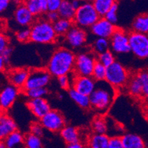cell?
Listing matches in <instances>:
<instances>
[{"label": "cell", "mask_w": 148, "mask_h": 148, "mask_svg": "<svg viewBox=\"0 0 148 148\" xmlns=\"http://www.w3.org/2000/svg\"><path fill=\"white\" fill-rule=\"evenodd\" d=\"M76 56L69 49L61 47L57 49L48 61L47 70L55 77L68 75L74 70Z\"/></svg>", "instance_id": "obj_1"}, {"label": "cell", "mask_w": 148, "mask_h": 148, "mask_svg": "<svg viewBox=\"0 0 148 148\" xmlns=\"http://www.w3.org/2000/svg\"><path fill=\"white\" fill-rule=\"evenodd\" d=\"M93 92L90 95V105L93 109L104 112L110 107L115 97L114 88L104 81L98 82Z\"/></svg>", "instance_id": "obj_2"}, {"label": "cell", "mask_w": 148, "mask_h": 148, "mask_svg": "<svg viewBox=\"0 0 148 148\" xmlns=\"http://www.w3.org/2000/svg\"><path fill=\"white\" fill-rule=\"evenodd\" d=\"M30 30V41L37 44L53 43L58 35L53 27V24L46 18H40L34 22Z\"/></svg>", "instance_id": "obj_3"}, {"label": "cell", "mask_w": 148, "mask_h": 148, "mask_svg": "<svg viewBox=\"0 0 148 148\" xmlns=\"http://www.w3.org/2000/svg\"><path fill=\"white\" fill-rule=\"evenodd\" d=\"M100 18L92 2H83L81 6L76 9L73 23L81 28H90Z\"/></svg>", "instance_id": "obj_4"}, {"label": "cell", "mask_w": 148, "mask_h": 148, "mask_svg": "<svg viewBox=\"0 0 148 148\" xmlns=\"http://www.w3.org/2000/svg\"><path fill=\"white\" fill-rule=\"evenodd\" d=\"M130 79V76L127 70L118 62H115L113 64L107 67L105 82L113 88H125Z\"/></svg>", "instance_id": "obj_5"}, {"label": "cell", "mask_w": 148, "mask_h": 148, "mask_svg": "<svg viewBox=\"0 0 148 148\" xmlns=\"http://www.w3.org/2000/svg\"><path fill=\"white\" fill-rule=\"evenodd\" d=\"M130 51L137 58L148 59V34L131 32L129 34Z\"/></svg>", "instance_id": "obj_6"}, {"label": "cell", "mask_w": 148, "mask_h": 148, "mask_svg": "<svg viewBox=\"0 0 148 148\" xmlns=\"http://www.w3.org/2000/svg\"><path fill=\"white\" fill-rule=\"evenodd\" d=\"M97 59L90 53H82L76 56L73 72L76 76H92Z\"/></svg>", "instance_id": "obj_7"}, {"label": "cell", "mask_w": 148, "mask_h": 148, "mask_svg": "<svg viewBox=\"0 0 148 148\" xmlns=\"http://www.w3.org/2000/svg\"><path fill=\"white\" fill-rule=\"evenodd\" d=\"M51 73L47 69L36 68L30 70V74L24 87L23 90L38 88H46L51 80Z\"/></svg>", "instance_id": "obj_8"}, {"label": "cell", "mask_w": 148, "mask_h": 148, "mask_svg": "<svg viewBox=\"0 0 148 148\" xmlns=\"http://www.w3.org/2000/svg\"><path fill=\"white\" fill-rule=\"evenodd\" d=\"M41 125L49 131L60 132L65 126V120L62 113L59 110H51L48 113L41 119Z\"/></svg>", "instance_id": "obj_9"}, {"label": "cell", "mask_w": 148, "mask_h": 148, "mask_svg": "<svg viewBox=\"0 0 148 148\" xmlns=\"http://www.w3.org/2000/svg\"><path fill=\"white\" fill-rule=\"evenodd\" d=\"M110 47L116 53H127L130 51L129 34L125 30L116 27L112 36L110 38Z\"/></svg>", "instance_id": "obj_10"}, {"label": "cell", "mask_w": 148, "mask_h": 148, "mask_svg": "<svg viewBox=\"0 0 148 148\" xmlns=\"http://www.w3.org/2000/svg\"><path fill=\"white\" fill-rule=\"evenodd\" d=\"M116 27L113 24L108 21L104 17H100L99 19L90 27L91 33L97 38L109 39L112 36Z\"/></svg>", "instance_id": "obj_11"}, {"label": "cell", "mask_w": 148, "mask_h": 148, "mask_svg": "<svg viewBox=\"0 0 148 148\" xmlns=\"http://www.w3.org/2000/svg\"><path fill=\"white\" fill-rule=\"evenodd\" d=\"M21 90L9 84L0 91V107L4 111L10 109L18 98Z\"/></svg>", "instance_id": "obj_12"}, {"label": "cell", "mask_w": 148, "mask_h": 148, "mask_svg": "<svg viewBox=\"0 0 148 148\" xmlns=\"http://www.w3.org/2000/svg\"><path fill=\"white\" fill-rule=\"evenodd\" d=\"M66 42L73 48L82 47L87 42L88 36L83 28L73 25L65 35Z\"/></svg>", "instance_id": "obj_13"}, {"label": "cell", "mask_w": 148, "mask_h": 148, "mask_svg": "<svg viewBox=\"0 0 148 148\" xmlns=\"http://www.w3.org/2000/svg\"><path fill=\"white\" fill-rule=\"evenodd\" d=\"M96 81L92 76H76L73 79L72 88L78 92L89 96L96 88Z\"/></svg>", "instance_id": "obj_14"}, {"label": "cell", "mask_w": 148, "mask_h": 148, "mask_svg": "<svg viewBox=\"0 0 148 148\" xmlns=\"http://www.w3.org/2000/svg\"><path fill=\"white\" fill-rule=\"evenodd\" d=\"M14 17L16 23L23 27L31 26L35 22V16L24 3H20L18 5L14 11Z\"/></svg>", "instance_id": "obj_15"}, {"label": "cell", "mask_w": 148, "mask_h": 148, "mask_svg": "<svg viewBox=\"0 0 148 148\" xmlns=\"http://www.w3.org/2000/svg\"><path fill=\"white\" fill-rule=\"evenodd\" d=\"M30 74V70L22 67L14 68L8 73V79L10 84L22 90Z\"/></svg>", "instance_id": "obj_16"}, {"label": "cell", "mask_w": 148, "mask_h": 148, "mask_svg": "<svg viewBox=\"0 0 148 148\" xmlns=\"http://www.w3.org/2000/svg\"><path fill=\"white\" fill-rule=\"evenodd\" d=\"M27 106L32 114L40 119L51 110L49 103L44 98L29 99L27 102Z\"/></svg>", "instance_id": "obj_17"}, {"label": "cell", "mask_w": 148, "mask_h": 148, "mask_svg": "<svg viewBox=\"0 0 148 148\" xmlns=\"http://www.w3.org/2000/svg\"><path fill=\"white\" fill-rule=\"evenodd\" d=\"M16 130H17V125L14 120L3 112L0 115V140H5Z\"/></svg>", "instance_id": "obj_18"}, {"label": "cell", "mask_w": 148, "mask_h": 148, "mask_svg": "<svg viewBox=\"0 0 148 148\" xmlns=\"http://www.w3.org/2000/svg\"><path fill=\"white\" fill-rule=\"evenodd\" d=\"M23 3L34 16H39L48 11L46 0H25Z\"/></svg>", "instance_id": "obj_19"}, {"label": "cell", "mask_w": 148, "mask_h": 148, "mask_svg": "<svg viewBox=\"0 0 148 148\" xmlns=\"http://www.w3.org/2000/svg\"><path fill=\"white\" fill-rule=\"evenodd\" d=\"M110 138L106 134L93 133L87 141L88 148H108Z\"/></svg>", "instance_id": "obj_20"}, {"label": "cell", "mask_w": 148, "mask_h": 148, "mask_svg": "<svg viewBox=\"0 0 148 148\" xmlns=\"http://www.w3.org/2000/svg\"><path fill=\"white\" fill-rule=\"evenodd\" d=\"M121 138L125 148H146L143 138L137 134L127 133Z\"/></svg>", "instance_id": "obj_21"}, {"label": "cell", "mask_w": 148, "mask_h": 148, "mask_svg": "<svg viewBox=\"0 0 148 148\" xmlns=\"http://www.w3.org/2000/svg\"><path fill=\"white\" fill-rule=\"evenodd\" d=\"M60 136L66 144L74 143L80 141V133L79 130L73 126H64L61 130Z\"/></svg>", "instance_id": "obj_22"}, {"label": "cell", "mask_w": 148, "mask_h": 148, "mask_svg": "<svg viewBox=\"0 0 148 148\" xmlns=\"http://www.w3.org/2000/svg\"><path fill=\"white\" fill-rule=\"evenodd\" d=\"M127 91L129 94L136 99H141L142 96V86L140 79H138L137 74L130 77L127 84Z\"/></svg>", "instance_id": "obj_23"}, {"label": "cell", "mask_w": 148, "mask_h": 148, "mask_svg": "<svg viewBox=\"0 0 148 148\" xmlns=\"http://www.w3.org/2000/svg\"><path fill=\"white\" fill-rule=\"evenodd\" d=\"M76 10L74 8L71 3V1L63 0L59 10H58V14H59L60 18L73 21L75 14H76Z\"/></svg>", "instance_id": "obj_24"}, {"label": "cell", "mask_w": 148, "mask_h": 148, "mask_svg": "<svg viewBox=\"0 0 148 148\" xmlns=\"http://www.w3.org/2000/svg\"><path fill=\"white\" fill-rule=\"evenodd\" d=\"M69 95L73 101H75V103L77 104L80 108L83 109H88L91 107L89 96L78 92L73 88H71L69 90Z\"/></svg>", "instance_id": "obj_25"}, {"label": "cell", "mask_w": 148, "mask_h": 148, "mask_svg": "<svg viewBox=\"0 0 148 148\" xmlns=\"http://www.w3.org/2000/svg\"><path fill=\"white\" fill-rule=\"evenodd\" d=\"M132 28L134 32L148 34V14H141L135 18Z\"/></svg>", "instance_id": "obj_26"}, {"label": "cell", "mask_w": 148, "mask_h": 148, "mask_svg": "<svg viewBox=\"0 0 148 148\" xmlns=\"http://www.w3.org/2000/svg\"><path fill=\"white\" fill-rule=\"evenodd\" d=\"M95 9L100 17H104L107 12L116 4V0H92Z\"/></svg>", "instance_id": "obj_27"}, {"label": "cell", "mask_w": 148, "mask_h": 148, "mask_svg": "<svg viewBox=\"0 0 148 148\" xmlns=\"http://www.w3.org/2000/svg\"><path fill=\"white\" fill-rule=\"evenodd\" d=\"M73 22L69 19L59 18L53 23V27L58 36H64L73 27Z\"/></svg>", "instance_id": "obj_28"}, {"label": "cell", "mask_w": 148, "mask_h": 148, "mask_svg": "<svg viewBox=\"0 0 148 148\" xmlns=\"http://www.w3.org/2000/svg\"><path fill=\"white\" fill-rule=\"evenodd\" d=\"M24 139L25 137L18 130H16L10 133L4 141L7 148H16L23 143Z\"/></svg>", "instance_id": "obj_29"}, {"label": "cell", "mask_w": 148, "mask_h": 148, "mask_svg": "<svg viewBox=\"0 0 148 148\" xmlns=\"http://www.w3.org/2000/svg\"><path fill=\"white\" fill-rule=\"evenodd\" d=\"M110 47V42L109 39L97 38L92 44V51L97 55L109 51Z\"/></svg>", "instance_id": "obj_30"}, {"label": "cell", "mask_w": 148, "mask_h": 148, "mask_svg": "<svg viewBox=\"0 0 148 148\" xmlns=\"http://www.w3.org/2000/svg\"><path fill=\"white\" fill-rule=\"evenodd\" d=\"M142 86L141 99L148 106V70H142L137 73Z\"/></svg>", "instance_id": "obj_31"}, {"label": "cell", "mask_w": 148, "mask_h": 148, "mask_svg": "<svg viewBox=\"0 0 148 148\" xmlns=\"http://www.w3.org/2000/svg\"><path fill=\"white\" fill-rule=\"evenodd\" d=\"M24 145L25 148H45L41 137L36 136L30 133L25 136Z\"/></svg>", "instance_id": "obj_32"}, {"label": "cell", "mask_w": 148, "mask_h": 148, "mask_svg": "<svg viewBox=\"0 0 148 148\" xmlns=\"http://www.w3.org/2000/svg\"><path fill=\"white\" fill-rule=\"evenodd\" d=\"M107 73V67L99 62H96L92 71V77L96 82L105 81Z\"/></svg>", "instance_id": "obj_33"}, {"label": "cell", "mask_w": 148, "mask_h": 148, "mask_svg": "<svg viewBox=\"0 0 148 148\" xmlns=\"http://www.w3.org/2000/svg\"><path fill=\"white\" fill-rule=\"evenodd\" d=\"M92 129L94 133L105 134L108 130V125L104 119L101 117H96L92 122Z\"/></svg>", "instance_id": "obj_34"}, {"label": "cell", "mask_w": 148, "mask_h": 148, "mask_svg": "<svg viewBox=\"0 0 148 148\" xmlns=\"http://www.w3.org/2000/svg\"><path fill=\"white\" fill-rule=\"evenodd\" d=\"M96 59H97V61L99 62L102 64L103 65L105 66L106 67H108L116 62L115 61V56L113 55V52L110 51V50L106 51V52L102 53L98 55V57Z\"/></svg>", "instance_id": "obj_35"}, {"label": "cell", "mask_w": 148, "mask_h": 148, "mask_svg": "<svg viewBox=\"0 0 148 148\" xmlns=\"http://www.w3.org/2000/svg\"><path fill=\"white\" fill-rule=\"evenodd\" d=\"M24 93L27 96V97L31 99H39V98H44L47 94L48 90L46 88H33V89L27 90H23Z\"/></svg>", "instance_id": "obj_36"}, {"label": "cell", "mask_w": 148, "mask_h": 148, "mask_svg": "<svg viewBox=\"0 0 148 148\" xmlns=\"http://www.w3.org/2000/svg\"><path fill=\"white\" fill-rule=\"evenodd\" d=\"M117 11H118V5L116 3L107 12L106 14L104 15V17L106 18L107 20L109 21L110 22L115 25L117 22V21H118Z\"/></svg>", "instance_id": "obj_37"}, {"label": "cell", "mask_w": 148, "mask_h": 148, "mask_svg": "<svg viewBox=\"0 0 148 148\" xmlns=\"http://www.w3.org/2000/svg\"><path fill=\"white\" fill-rule=\"evenodd\" d=\"M16 39L20 42H27L30 41V30L27 27H24L18 30L16 34Z\"/></svg>", "instance_id": "obj_38"}, {"label": "cell", "mask_w": 148, "mask_h": 148, "mask_svg": "<svg viewBox=\"0 0 148 148\" xmlns=\"http://www.w3.org/2000/svg\"><path fill=\"white\" fill-rule=\"evenodd\" d=\"M58 82L62 88L65 90H70L72 86L73 80L71 81L69 75H64V76L58 77Z\"/></svg>", "instance_id": "obj_39"}, {"label": "cell", "mask_w": 148, "mask_h": 148, "mask_svg": "<svg viewBox=\"0 0 148 148\" xmlns=\"http://www.w3.org/2000/svg\"><path fill=\"white\" fill-rule=\"evenodd\" d=\"M30 133L35 135L36 136L41 137L44 133V127L41 123H33L30 126Z\"/></svg>", "instance_id": "obj_40"}, {"label": "cell", "mask_w": 148, "mask_h": 148, "mask_svg": "<svg viewBox=\"0 0 148 148\" xmlns=\"http://www.w3.org/2000/svg\"><path fill=\"white\" fill-rule=\"evenodd\" d=\"M108 148H125L121 137L114 136L110 138Z\"/></svg>", "instance_id": "obj_41"}, {"label": "cell", "mask_w": 148, "mask_h": 148, "mask_svg": "<svg viewBox=\"0 0 148 148\" xmlns=\"http://www.w3.org/2000/svg\"><path fill=\"white\" fill-rule=\"evenodd\" d=\"M49 11H58L63 0H46Z\"/></svg>", "instance_id": "obj_42"}, {"label": "cell", "mask_w": 148, "mask_h": 148, "mask_svg": "<svg viewBox=\"0 0 148 148\" xmlns=\"http://www.w3.org/2000/svg\"><path fill=\"white\" fill-rule=\"evenodd\" d=\"M45 14L46 19L53 24L60 18L59 14H58V11H49L48 10Z\"/></svg>", "instance_id": "obj_43"}, {"label": "cell", "mask_w": 148, "mask_h": 148, "mask_svg": "<svg viewBox=\"0 0 148 148\" xmlns=\"http://www.w3.org/2000/svg\"><path fill=\"white\" fill-rule=\"evenodd\" d=\"M9 40L8 38L5 35L0 34V53L5 50L6 47H8Z\"/></svg>", "instance_id": "obj_44"}, {"label": "cell", "mask_w": 148, "mask_h": 148, "mask_svg": "<svg viewBox=\"0 0 148 148\" xmlns=\"http://www.w3.org/2000/svg\"><path fill=\"white\" fill-rule=\"evenodd\" d=\"M12 53H13V49L8 46V47H6L3 51L0 53L2 55V58H3L4 60L5 61V62L7 63V64L8 63V61L10 60V56H11Z\"/></svg>", "instance_id": "obj_45"}, {"label": "cell", "mask_w": 148, "mask_h": 148, "mask_svg": "<svg viewBox=\"0 0 148 148\" xmlns=\"http://www.w3.org/2000/svg\"><path fill=\"white\" fill-rule=\"evenodd\" d=\"M12 0H0V14L7 10L11 3Z\"/></svg>", "instance_id": "obj_46"}, {"label": "cell", "mask_w": 148, "mask_h": 148, "mask_svg": "<svg viewBox=\"0 0 148 148\" xmlns=\"http://www.w3.org/2000/svg\"><path fill=\"white\" fill-rule=\"evenodd\" d=\"M65 148H88V146L79 141L77 142H74V143L67 144Z\"/></svg>", "instance_id": "obj_47"}, {"label": "cell", "mask_w": 148, "mask_h": 148, "mask_svg": "<svg viewBox=\"0 0 148 148\" xmlns=\"http://www.w3.org/2000/svg\"><path fill=\"white\" fill-rule=\"evenodd\" d=\"M71 3H72L74 8L76 10V9L79 8L81 6L82 4L83 3V1L82 0H72V1H71Z\"/></svg>", "instance_id": "obj_48"}, {"label": "cell", "mask_w": 148, "mask_h": 148, "mask_svg": "<svg viewBox=\"0 0 148 148\" xmlns=\"http://www.w3.org/2000/svg\"><path fill=\"white\" fill-rule=\"evenodd\" d=\"M6 64H7V63L5 62V61L4 60V59L2 58V55L0 54V72H1V71H3L5 69Z\"/></svg>", "instance_id": "obj_49"}, {"label": "cell", "mask_w": 148, "mask_h": 148, "mask_svg": "<svg viewBox=\"0 0 148 148\" xmlns=\"http://www.w3.org/2000/svg\"><path fill=\"white\" fill-rule=\"evenodd\" d=\"M0 148H7L4 140H0Z\"/></svg>", "instance_id": "obj_50"}, {"label": "cell", "mask_w": 148, "mask_h": 148, "mask_svg": "<svg viewBox=\"0 0 148 148\" xmlns=\"http://www.w3.org/2000/svg\"><path fill=\"white\" fill-rule=\"evenodd\" d=\"M145 119H146L147 121V122H148V106L147 107V108H146V109H145Z\"/></svg>", "instance_id": "obj_51"}, {"label": "cell", "mask_w": 148, "mask_h": 148, "mask_svg": "<svg viewBox=\"0 0 148 148\" xmlns=\"http://www.w3.org/2000/svg\"><path fill=\"white\" fill-rule=\"evenodd\" d=\"M13 1H14V2H18V3H23L24 2H25V0H13Z\"/></svg>", "instance_id": "obj_52"}, {"label": "cell", "mask_w": 148, "mask_h": 148, "mask_svg": "<svg viewBox=\"0 0 148 148\" xmlns=\"http://www.w3.org/2000/svg\"><path fill=\"white\" fill-rule=\"evenodd\" d=\"M3 112H4V110H3L2 109V108H1V107H0V115L2 114V113H3Z\"/></svg>", "instance_id": "obj_53"}]
</instances>
